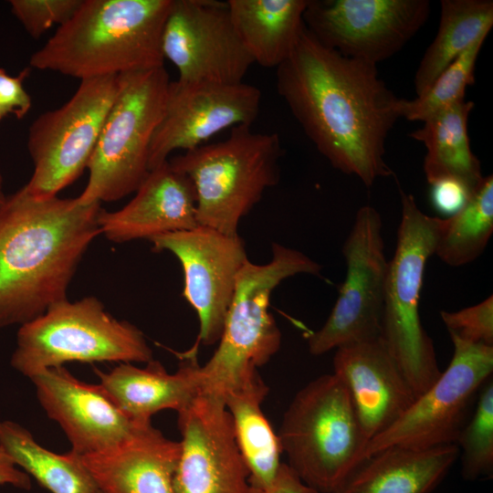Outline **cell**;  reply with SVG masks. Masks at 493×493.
<instances>
[{"label": "cell", "mask_w": 493, "mask_h": 493, "mask_svg": "<svg viewBox=\"0 0 493 493\" xmlns=\"http://www.w3.org/2000/svg\"><path fill=\"white\" fill-rule=\"evenodd\" d=\"M459 456L456 444L388 446L364 458L333 493H430Z\"/></svg>", "instance_id": "603a6c76"}, {"label": "cell", "mask_w": 493, "mask_h": 493, "mask_svg": "<svg viewBox=\"0 0 493 493\" xmlns=\"http://www.w3.org/2000/svg\"><path fill=\"white\" fill-rule=\"evenodd\" d=\"M154 252L168 251L179 260L184 272V297L199 320L196 342L216 343L235 293L236 278L248 259L245 244L228 236L197 226L190 230L152 238Z\"/></svg>", "instance_id": "9a60e30c"}, {"label": "cell", "mask_w": 493, "mask_h": 493, "mask_svg": "<svg viewBox=\"0 0 493 493\" xmlns=\"http://www.w3.org/2000/svg\"><path fill=\"white\" fill-rule=\"evenodd\" d=\"M162 52L177 68L182 83H241L254 64L227 3L216 0H172Z\"/></svg>", "instance_id": "5bb4252c"}, {"label": "cell", "mask_w": 493, "mask_h": 493, "mask_svg": "<svg viewBox=\"0 0 493 493\" xmlns=\"http://www.w3.org/2000/svg\"><path fill=\"white\" fill-rule=\"evenodd\" d=\"M100 204L39 199L24 188L0 205V329L29 322L67 290L86 250L100 234Z\"/></svg>", "instance_id": "7a4b0ae2"}, {"label": "cell", "mask_w": 493, "mask_h": 493, "mask_svg": "<svg viewBox=\"0 0 493 493\" xmlns=\"http://www.w3.org/2000/svg\"></svg>", "instance_id": "ab89813d"}, {"label": "cell", "mask_w": 493, "mask_h": 493, "mask_svg": "<svg viewBox=\"0 0 493 493\" xmlns=\"http://www.w3.org/2000/svg\"><path fill=\"white\" fill-rule=\"evenodd\" d=\"M431 201L441 214L451 216L468 201L475 190L454 178L439 179L431 184Z\"/></svg>", "instance_id": "e575fe53"}, {"label": "cell", "mask_w": 493, "mask_h": 493, "mask_svg": "<svg viewBox=\"0 0 493 493\" xmlns=\"http://www.w3.org/2000/svg\"><path fill=\"white\" fill-rule=\"evenodd\" d=\"M152 351L133 324L110 315L93 296L60 300L20 326L10 364L29 379L68 362H149Z\"/></svg>", "instance_id": "ba28073f"}, {"label": "cell", "mask_w": 493, "mask_h": 493, "mask_svg": "<svg viewBox=\"0 0 493 493\" xmlns=\"http://www.w3.org/2000/svg\"><path fill=\"white\" fill-rule=\"evenodd\" d=\"M461 449V474L467 480L489 476L493 470V381L480 388L476 407L456 442Z\"/></svg>", "instance_id": "4dcf8cb0"}, {"label": "cell", "mask_w": 493, "mask_h": 493, "mask_svg": "<svg viewBox=\"0 0 493 493\" xmlns=\"http://www.w3.org/2000/svg\"><path fill=\"white\" fill-rule=\"evenodd\" d=\"M82 0H11L12 14L34 38L41 37L53 25L67 22Z\"/></svg>", "instance_id": "1f68e13d"}, {"label": "cell", "mask_w": 493, "mask_h": 493, "mask_svg": "<svg viewBox=\"0 0 493 493\" xmlns=\"http://www.w3.org/2000/svg\"><path fill=\"white\" fill-rule=\"evenodd\" d=\"M449 335L463 341L493 346V296L478 304L456 310L440 312Z\"/></svg>", "instance_id": "d6a6232c"}, {"label": "cell", "mask_w": 493, "mask_h": 493, "mask_svg": "<svg viewBox=\"0 0 493 493\" xmlns=\"http://www.w3.org/2000/svg\"><path fill=\"white\" fill-rule=\"evenodd\" d=\"M11 485L21 489H30L29 476L20 470L8 454L0 446V486Z\"/></svg>", "instance_id": "8d00e7d4"}, {"label": "cell", "mask_w": 493, "mask_h": 493, "mask_svg": "<svg viewBox=\"0 0 493 493\" xmlns=\"http://www.w3.org/2000/svg\"><path fill=\"white\" fill-rule=\"evenodd\" d=\"M180 453V442L150 422L115 446L79 457L100 493H174Z\"/></svg>", "instance_id": "44dd1931"}, {"label": "cell", "mask_w": 493, "mask_h": 493, "mask_svg": "<svg viewBox=\"0 0 493 493\" xmlns=\"http://www.w3.org/2000/svg\"><path fill=\"white\" fill-rule=\"evenodd\" d=\"M99 225L100 234L116 243L193 229L198 226L194 184L167 161L149 172L125 206L101 209Z\"/></svg>", "instance_id": "ffe728a7"}, {"label": "cell", "mask_w": 493, "mask_h": 493, "mask_svg": "<svg viewBox=\"0 0 493 493\" xmlns=\"http://www.w3.org/2000/svg\"><path fill=\"white\" fill-rule=\"evenodd\" d=\"M261 90L245 83L170 81L164 110L149 151V170L168 161L175 150L195 149L216 133L251 126L258 115Z\"/></svg>", "instance_id": "2e32d148"}, {"label": "cell", "mask_w": 493, "mask_h": 493, "mask_svg": "<svg viewBox=\"0 0 493 493\" xmlns=\"http://www.w3.org/2000/svg\"><path fill=\"white\" fill-rule=\"evenodd\" d=\"M450 339L454 350L446 370L395 422L367 443L362 461L392 446L427 449L456 444L480 388L492 377L493 346L454 335Z\"/></svg>", "instance_id": "8fae6325"}, {"label": "cell", "mask_w": 493, "mask_h": 493, "mask_svg": "<svg viewBox=\"0 0 493 493\" xmlns=\"http://www.w3.org/2000/svg\"><path fill=\"white\" fill-rule=\"evenodd\" d=\"M172 0H82L29 59L82 79L164 66L162 33Z\"/></svg>", "instance_id": "3957f363"}, {"label": "cell", "mask_w": 493, "mask_h": 493, "mask_svg": "<svg viewBox=\"0 0 493 493\" xmlns=\"http://www.w3.org/2000/svg\"><path fill=\"white\" fill-rule=\"evenodd\" d=\"M198 343L180 353L174 373H169L157 361L140 368L121 362L109 372L95 368L100 385L113 403L137 423L152 422L162 410L177 413L186 407L200 393L197 361Z\"/></svg>", "instance_id": "7402d4cb"}, {"label": "cell", "mask_w": 493, "mask_h": 493, "mask_svg": "<svg viewBox=\"0 0 493 493\" xmlns=\"http://www.w3.org/2000/svg\"><path fill=\"white\" fill-rule=\"evenodd\" d=\"M492 26V0H442L436 36L414 75L416 96L423 94L473 42L488 35Z\"/></svg>", "instance_id": "4316f807"}, {"label": "cell", "mask_w": 493, "mask_h": 493, "mask_svg": "<svg viewBox=\"0 0 493 493\" xmlns=\"http://www.w3.org/2000/svg\"><path fill=\"white\" fill-rule=\"evenodd\" d=\"M321 266L304 253L273 243L266 264L246 261L238 273L217 348L198 369L200 393L221 398L258 374L278 352L280 330L269 310L273 290L286 278L320 276Z\"/></svg>", "instance_id": "277c9868"}, {"label": "cell", "mask_w": 493, "mask_h": 493, "mask_svg": "<svg viewBox=\"0 0 493 493\" xmlns=\"http://www.w3.org/2000/svg\"><path fill=\"white\" fill-rule=\"evenodd\" d=\"M268 387L259 373L223 399L231 416L236 440L249 471L252 490L268 488L282 454L278 433L262 411Z\"/></svg>", "instance_id": "d4e9b609"}, {"label": "cell", "mask_w": 493, "mask_h": 493, "mask_svg": "<svg viewBox=\"0 0 493 493\" xmlns=\"http://www.w3.org/2000/svg\"><path fill=\"white\" fill-rule=\"evenodd\" d=\"M169 75L164 66L119 75V89L88 164L79 204L114 202L136 192L149 173V151L162 119Z\"/></svg>", "instance_id": "9c48e42d"}, {"label": "cell", "mask_w": 493, "mask_h": 493, "mask_svg": "<svg viewBox=\"0 0 493 493\" xmlns=\"http://www.w3.org/2000/svg\"><path fill=\"white\" fill-rule=\"evenodd\" d=\"M30 380L39 404L60 425L71 451L79 456L115 446L146 424L131 419L99 383L81 382L64 366L46 369Z\"/></svg>", "instance_id": "ac0fdd59"}, {"label": "cell", "mask_w": 493, "mask_h": 493, "mask_svg": "<svg viewBox=\"0 0 493 493\" xmlns=\"http://www.w3.org/2000/svg\"><path fill=\"white\" fill-rule=\"evenodd\" d=\"M333 373L349 391L367 443L415 400L381 335L336 349Z\"/></svg>", "instance_id": "d6986e66"}, {"label": "cell", "mask_w": 493, "mask_h": 493, "mask_svg": "<svg viewBox=\"0 0 493 493\" xmlns=\"http://www.w3.org/2000/svg\"><path fill=\"white\" fill-rule=\"evenodd\" d=\"M6 195L4 193V179L0 172V205L5 202Z\"/></svg>", "instance_id": "74e56055"}, {"label": "cell", "mask_w": 493, "mask_h": 493, "mask_svg": "<svg viewBox=\"0 0 493 493\" xmlns=\"http://www.w3.org/2000/svg\"><path fill=\"white\" fill-rule=\"evenodd\" d=\"M493 233V176L483 178L467 204L441 218L435 255L450 267L476 260Z\"/></svg>", "instance_id": "f1b7e54d"}, {"label": "cell", "mask_w": 493, "mask_h": 493, "mask_svg": "<svg viewBox=\"0 0 493 493\" xmlns=\"http://www.w3.org/2000/svg\"><path fill=\"white\" fill-rule=\"evenodd\" d=\"M177 414L182 439L174 493H252L224 401L199 393Z\"/></svg>", "instance_id": "e0dca14e"}, {"label": "cell", "mask_w": 493, "mask_h": 493, "mask_svg": "<svg viewBox=\"0 0 493 493\" xmlns=\"http://www.w3.org/2000/svg\"><path fill=\"white\" fill-rule=\"evenodd\" d=\"M430 11L428 0H308L303 21L325 47L376 65L400 51Z\"/></svg>", "instance_id": "4fadbf2b"}, {"label": "cell", "mask_w": 493, "mask_h": 493, "mask_svg": "<svg viewBox=\"0 0 493 493\" xmlns=\"http://www.w3.org/2000/svg\"><path fill=\"white\" fill-rule=\"evenodd\" d=\"M252 493H316L305 485L294 471L281 463L272 484L262 490H252Z\"/></svg>", "instance_id": "d590c367"}, {"label": "cell", "mask_w": 493, "mask_h": 493, "mask_svg": "<svg viewBox=\"0 0 493 493\" xmlns=\"http://www.w3.org/2000/svg\"><path fill=\"white\" fill-rule=\"evenodd\" d=\"M399 193L401 221L389 261L381 336L417 398L442 372L419 315L425 265L435 255L441 218L423 213L413 194L401 188Z\"/></svg>", "instance_id": "52a82bcc"}, {"label": "cell", "mask_w": 493, "mask_h": 493, "mask_svg": "<svg viewBox=\"0 0 493 493\" xmlns=\"http://www.w3.org/2000/svg\"><path fill=\"white\" fill-rule=\"evenodd\" d=\"M118 89L119 75L82 79L65 104L33 121L27 149L34 171L23 186L28 194L57 196L88 168Z\"/></svg>", "instance_id": "30bf717a"}, {"label": "cell", "mask_w": 493, "mask_h": 493, "mask_svg": "<svg viewBox=\"0 0 493 493\" xmlns=\"http://www.w3.org/2000/svg\"><path fill=\"white\" fill-rule=\"evenodd\" d=\"M250 127H233L226 140L168 160L194 184L198 226L237 236L242 218L278 183L279 136L255 132Z\"/></svg>", "instance_id": "5b68a950"}, {"label": "cell", "mask_w": 493, "mask_h": 493, "mask_svg": "<svg viewBox=\"0 0 493 493\" xmlns=\"http://www.w3.org/2000/svg\"><path fill=\"white\" fill-rule=\"evenodd\" d=\"M473 108L472 101L456 102L425 119L422 128L409 134L426 148L423 167L429 184L454 178L475 190L483 180L481 164L471 151L467 132Z\"/></svg>", "instance_id": "484cf974"}, {"label": "cell", "mask_w": 493, "mask_h": 493, "mask_svg": "<svg viewBox=\"0 0 493 493\" xmlns=\"http://www.w3.org/2000/svg\"><path fill=\"white\" fill-rule=\"evenodd\" d=\"M6 116L5 113L4 112V110H2V108L0 107V121L5 117Z\"/></svg>", "instance_id": "f35d334b"}, {"label": "cell", "mask_w": 493, "mask_h": 493, "mask_svg": "<svg viewBox=\"0 0 493 493\" xmlns=\"http://www.w3.org/2000/svg\"><path fill=\"white\" fill-rule=\"evenodd\" d=\"M0 446L51 493H100L79 455L71 450L57 454L44 448L17 423L0 422Z\"/></svg>", "instance_id": "83f0119b"}, {"label": "cell", "mask_w": 493, "mask_h": 493, "mask_svg": "<svg viewBox=\"0 0 493 493\" xmlns=\"http://www.w3.org/2000/svg\"><path fill=\"white\" fill-rule=\"evenodd\" d=\"M29 72L30 69L26 68L13 77L0 68V107L5 115L13 114L16 119H22L29 111L31 97L23 87V81Z\"/></svg>", "instance_id": "836d02e7"}, {"label": "cell", "mask_w": 493, "mask_h": 493, "mask_svg": "<svg viewBox=\"0 0 493 493\" xmlns=\"http://www.w3.org/2000/svg\"><path fill=\"white\" fill-rule=\"evenodd\" d=\"M346 277L323 326L308 338L312 355L380 336L389 261L383 222L370 205L361 207L343 244Z\"/></svg>", "instance_id": "7c38bea8"}, {"label": "cell", "mask_w": 493, "mask_h": 493, "mask_svg": "<svg viewBox=\"0 0 493 493\" xmlns=\"http://www.w3.org/2000/svg\"><path fill=\"white\" fill-rule=\"evenodd\" d=\"M278 436L286 464L316 493H333L362 461L367 444L349 391L333 372L295 394Z\"/></svg>", "instance_id": "8992f818"}, {"label": "cell", "mask_w": 493, "mask_h": 493, "mask_svg": "<svg viewBox=\"0 0 493 493\" xmlns=\"http://www.w3.org/2000/svg\"><path fill=\"white\" fill-rule=\"evenodd\" d=\"M487 36L477 38L452 61L423 94L414 100L403 99L402 117L424 121L434 113L465 100L467 88L475 83L476 62Z\"/></svg>", "instance_id": "f546056e"}, {"label": "cell", "mask_w": 493, "mask_h": 493, "mask_svg": "<svg viewBox=\"0 0 493 493\" xmlns=\"http://www.w3.org/2000/svg\"><path fill=\"white\" fill-rule=\"evenodd\" d=\"M278 93L330 164L371 187L393 172L385 142L401 115L402 98L378 76L376 65L322 45L304 26L276 72Z\"/></svg>", "instance_id": "6da1fadb"}, {"label": "cell", "mask_w": 493, "mask_h": 493, "mask_svg": "<svg viewBox=\"0 0 493 493\" xmlns=\"http://www.w3.org/2000/svg\"><path fill=\"white\" fill-rule=\"evenodd\" d=\"M234 27L252 58L278 68L290 55L304 27L308 0H228Z\"/></svg>", "instance_id": "cb8c5ba5"}]
</instances>
